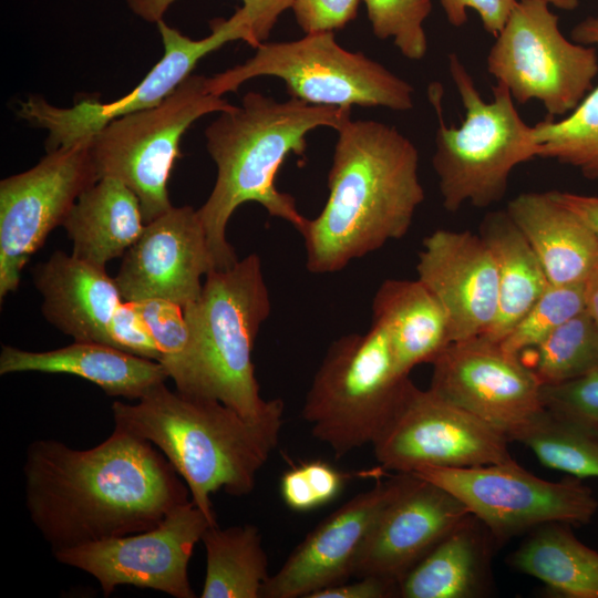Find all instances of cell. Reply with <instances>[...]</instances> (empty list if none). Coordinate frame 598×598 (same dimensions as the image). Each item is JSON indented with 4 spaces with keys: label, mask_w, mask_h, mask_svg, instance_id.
<instances>
[{
    "label": "cell",
    "mask_w": 598,
    "mask_h": 598,
    "mask_svg": "<svg viewBox=\"0 0 598 598\" xmlns=\"http://www.w3.org/2000/svg\"><path fill=\"white\" fill-rule=\"evenodd\" d=\"M202 542L206 551L202 598H261L268 558L255 525L209 526Z\"/></svg>",
    "instance_id": "cell-29"
},
{
    "label": "cell",
    "mask_w": 598,
    "mask_h": 598,
    "mask_svg": "<svg viewBox=\"0 0 598 598\" xmlns=\"http://www.w3.org/2000/svg\"><path fill=\"white\" fill-rule=\"evenodd\" d=\"M496 543L472 514L423 557L400 581L403 598H474L489 586V560Z\"/></svg>",
    "instance_id": "cell-25"
},
{
    "label": "cell",
    "mask_w": 598,
    "mask_h": 598,
    "mask_svg": "<svg viewBox=\"0 0 598 598\" xmlns=\"http://www.w3.org/2000/svg\"><path fill=\"white\" fill-rule=\"evenodd\" d=\"M372 313L404 375L421 363H432L452 343L443 306L419 279L384 280L373 297Z\"/></svg>",
    "instance_id": "cell-24"
},
{
    "label": "cell",
    "mask_w": 598,
    "mask_h": 598,
    "mask_svg": "<svg viewBox=\"0 0 598 598\" xmlns=\"http://www.w3.org/2000/svg\"><path fill=\"white\" fill-rule=\"evenodd\" d=\"M470 515L452 493L412 474L373 524L355 558L352 576H374L399 585Z\"/></svg>",
    "instance_id": "cell-19"
},
{
    "label": "cell",
    "mask_w": 598,
    "mask_h": 598,
    "mask_svg": "<svg viewBox=\"0 0 598 598\" xmlns=\"http://www.w3.org/2000/svg\"><path fill=\"white\" fill-rule=\"evenodd\" d=\"M571 40L584 45H598V16L587 17L570 32Z\"/></svg>",
    "instance_id": "cell-44"
},
{
    "label": "cell",
    "mask_w": 598,
    "mask_h": 598,
    "mask_svg": "<svg viewBox=\"0 0 598 598\" xmlns=\"http://www.w3.org/2000/svg\"><path fill=\"white\" fill-rule=\"evenodd\" d=\"M134 303L158 348L159 363L173 379L176 390L202 396L194 341L183 308L164 299Z\"/></svg>",
    "instance_id": "cell-33"
},
{
    "label": "cell",
    "mask_w": 598,
    "mask_h": 598,
    "mask_svg": "<svg viewBox=\"0 0 598 598\" xmlns=\"http://www.w3.org/2000/svg\"><path fill=\"white\" fill-rule=\"evenodd\" d=\"M450 76L464 109L458 126L444 121L442 85L429 86L437 128L432 166L443 207L455 213L465 204L489 207L503 199L513 169L535 157L532 126L517 112L509 91L497 83L485 101L456 53L447 58Z\"/></svg>",
    "instance_id": "cell-6"
},
{
    "label": "cell",
    "mask_w": 598,
    "mask_h": 598,
    "mask_svg": "<svg viewBox=\"0 0 598 598\" xmlns=\"http://www.w3.org/2000/svg\"><path fill=\"white\" fill-rule=\"evenodd\" d=\"M540 399L553 414L598 431V369L565 382L543 384Z\"/></svg>",
    "instance_id": "cell-37"
},
{
    "label": "cell",
    "mask_w": 598,
    "mask_h": 598,
    "mask_svg": "<svg viewBox=\"0 0 598 598\" xmlns=\"http://www.w3.org/2000/svg\"><path fill=\"white\" fill-rule=\"evenodd\" d=\"M23 473L29 515L53 551L150 530L192 501L165 455L118 427L87 450L34 441Z\"/></svg>",
    "instance_id": "cell-1"
},
{
    "label": "cell",
    "mask_w": 598,
    "mask_h": 598,
    "mask_svg": "<svg viewBox=\"0 0 598 598\" xmlns=\"http://www.w3.org/2000/svg\"><path fill=\"white\" fill-rule=\"evenodd\" d=\"M411 477L410 473H398L331 513L269 576L261 598H309L321 589L346 582L352 577L355 558L373 524Z\"/></svg>",
    "instance_id": "cell-18"
},
{
    "label": "cell",
    "mask_w": 598,
    "mask_h": 598,
    "mask_svg": "<svg viewBox=\"0 0 598 598\" xmlns=\"http://www.w3.org/2000/svg\"><path fill=\"white\" fill-rule=\"evenodd\" d=\"M509 442L498 429L409 379L371 445L383 468L412 474L509 462Z\"/></svg>",
    "instance_id": "cell-13"
},
{
    "label": "cell",
    "mask_w": 598,
    "mask_h": 598,
    "mask_svg": "<svg viewBox=\"0 0 598 598\" xmlns=\"http://www.w3.org/2000/svg\"><path fill=\"white\" fill-rule=\"evenodd\" d=\"M235 105L208 89V76L190 74L159 104L107 123L91 138L99 175L116 178L138 198L145 224L173 207L167 183L179 143L204 115Z\"/></svg>",
    "instance_id": "cell-9"
},
{
    "label": "cell",
    "mask_w": 598,
    "mask_h": 598,
    "mask_svg": "<svg viewBox=\"0 0 598 598\" xmlns=\"http://www.w3.org/2000/svg\"><path fill=\"white\" fill-rule=\"evenodd\" d=\"M506 212L538 257L550 285L585 283L598 267V236L548 192L520 193Z\"/></svg>",
    "instance_id": "cell-23"
},
{
    "label": "cell",
    "mask_w": 598,
    "mask_h": 598,
    "mask_svg": "<svg viewBox=\"0 0 598 598\" xmlns=\"http://www.w3.org/2000/svg\"><path fill=\"white\" fill-rule=\"evenodd\" d=\"M399 595V585L374 576L359 577L312 594L309 598H386Z\"/></svg>",
    "instance_id": "cell-42"
},
{
    "label": "cell",
    "mask_w": 598,
    "mask_h": 598,
    "mask_svg": "<svg viewBox=\"0 0 598 598\" xmlns=\"http://www.w3.org/2000/svg\"><path fill=\"white\" fill-rule=\"evenodd\" d=\"M91 138L47 152L30 169L0 182L1 301L18 289L23 268L49 234L99 181Z\"/></svg>",
    "instance_id": "cell-14"
},
{
    "label": "cell",
    "mask_w": 598,
    "mask_h": 598,
    "mask_svg": "<svg viewBox=\"0 0 598 598\" xmlns=\"http://www.w3.org/2000/svg\"><path fill=\"white\" fill-rule=\"evenodd\" d=\"M551 195L581 217L598 236V196L550 190Z\"/></svg>",
    "instance_id": "cell-43"
},
{
    "label": "cell",
    "mask_w": 598,
    "mask_h": 598,
    "mask_svg": "<svg viewBox=\"0 0 598 598\" xmlns=\"http://www.w3.org/2000/svg\"><path fill=\"white\" fill-rule=\"evenodd\" d=\"M412 474L452 493L496 543L548 523L588 524L598 509L594 492L580 478L549 482L515 460L462 468L423 467Z\"/></svg>",
    "instance_id": "cell-11"
},
{
    "label": "cell",
    "mask_w": 598,
    "mask_h": 598,
    "mask_svg": "<svg viewBox=\"0 0 598 598\" xmlns=\"http://www.w3.org/2000/svg\"><path fill=\"white\" fill-rule=\"evenodd\" d=\"M346 480V475L329 463L313 460L283 473L280 494L292 511L308 512L333 501Z\"/></svg>",
    "instance_id": "cell-36"
},
{
    "label": "cell",
    "mask_w": 598,
    "mask_h": 598,
    "mask_svg": "<svg viewBox=\"0 0 598 598\" xmlns=\"http://www.w3.org/2000/svg\"><path fill=\"white\" fill-rule=\"evenodd\" d=\"M177 0H126L131 11L150 23L162 20ZM248 14L252 33L259 44L266 42L280 14L291 8L293 0H241Z\"/></svg>",
    "instance_id": "cell-38"
},
{
    "label": "cell",
    "mask_w": 598,
    "mask_h": 598,
    "mask_svg": "<svg viewBox=\"0 0 598 598\" xmlns=\"http://www.w3.org/2000/svg\"><path fill=\"white\" fill-rule=\"evenodd\" d=\"M62 226L73 256L105 268L138 239L145 221L137 196L118 179L103 177L82 193Z\"/></svg>",
    "instance_id": "cell-26"
},
{
    "label": "cell",
    "mask_w": 598,
    "mask_h": 598,
    "mask_svg": "<svg viewBox=\"0 0 598 598\" xmlns=\"http://www.w3.org/2000/svg\"><path fill=\"white\" fill-rule=\"evenodd\" d=\"M115 427L151 442L186 483L193 503L217 525L212 494L252 492L278 444L282 419L252 422L218 400L171 391L165 383L137 403L112 404Z\"/></svg>",
    "instance_id": "cell-4"
},
{
    "label": "cell",
    "mask_w": 598,
    "mask_h": 598,
    "mask_svg": "<svg viewBox=\"0 0 598 598\" xmlns=\"http://www.w3.org/2000/svg\"><path fill=\"white\" fill-rule=\"evenodd\" d=\"M409 375L396 368L385 331L372 322L364 333H349L327 350L302 406L312 435L337 457L374 437L398 403Z\"/></svg>",
    "instance_id": "cell-8"
},
{
    "label": "cell",
    "mask_w": 598,
    "mask_h": 598,
    "mask_svg": "<svg viewBox=\"0 0 598 598\" xmlns=\"http://www.w3.org/2000/svg\"><path fill=\"white\" fill-rule=\"evenodd\" d=\"M198 364L200 394L220 401L245 419H282L280 399L264 400L252 352L271 300L260 257L249 254L204 279L199 297L183 308Z\"/></svg>",
    "instance_id": "cell-5"
},
{
    "label": "cell",
    "mask_w": 598,
    "mask_h": 598,
    "mask_svg": "<svg viewBox=\"0 0 598 598\" xmlns=\"http://www.w3.org/2000/svg\"><path fill=\"white\" fill-rule=\"evenodd\" d=\"M431 364L429 389L507 437L544 409L535 372L499 342L482 336L452 342Z\"/></svg>",
    "instance_id": "cell-16"
},
{
    "label": "cell",
    "mask_w": 598,
    "mask_h": 598,
    "mask_svg": "<svg viewBox=\"0 0 598 598\" xmlns=\"http://www.w3.org/2000/svg\"><path fill=\"white\" fill-rule=\"evenodd\" d=\"M537 157L555 159L598 182V85L566 117L532 126Z\"/></svg>",
    "instance_id": "cell-31"
},
{
    "label": "cell",
    "mask_w": 598,
    "mask_h": 598,
    "mask_svg": "<svg viewBox=\"0 0 598 598\" xmlns=\"http://www.w3.org/2000/svg\"><path fill=\"white\" fill-rule=\"evenodd\" d=\"M373 34L392 40L408 60L420 61L427 52L424 22L431 13V0H363Z\"/></svg>",
    "instance_id": "cell-35"
},
{
    "label": "cell",
    "mask_w": 598,
    "mask_h": 598,
    "mask_svg": "<svg viewBox=\"0 0 598 598\" xmlns=\"http://www.w3.org/2000/svg\"><path fill=\"white\" fill-rule=\"evenodd\" d=\"M156 25L164 53L124 96L109 103L83 100L70 107L55 106L39 95H30L19 103L18 115L48 132L47 152L91 138L111 121L159 104L192 74L199 60L228 42L241 40L255 49L259 47L248 14L241 8L229 19L212 21L210 34L198 40L188 38L163 19Z\"/></svg>",
    "instance_id": "cell-12"
},
{
    "label": "cell",
    "mask_w": 598,
    "mask_h": 598,
    "mask_svg": "<svg viewBox=\"0 0 598 598\" xmlns=\"http://www.w3.org/2000/svg\"><path fill=\"white\" fill-rule=\"evenodd\" d=\"M546 467L577 478H598V431L543 409L509 435Z\"/></svg>",
    "instance_id": "cell-30"
},
{
    "label": "cell",
    "mask_w": 598,
    "mask_h": 598,
    "mask_svg": "<svg viewBox=\"0 0 598 598\" xmlns=\"http://www.w3.org/2000/svg\"><path fill=\"white\" fill-rule=\"evenodd\" d=\"M560 10L571 11L579 6V0H539Z\"/></svg>",
    "instance_id": "cell-46"
},
{
    "label": "cell",
    "mask_w": 598,
    "mask_h": 598,
    "mask_svg": "<svg viewBox=\"0 0 598 598\" xmlns=\"http://www.w3.org/2000/svg\"><path fill=\"white\" fill-rule=\"evenodd\" d=\"M18 372L72 374L96 384L111 396L130 400H140L169 378L158 361L90 341H73L49 351L3 344L0 374Z\"/></svg>",
    "instance_id": "cell-22"
},
{
    "label": "cell",
    "mask_w": 598,
    "mask_h": 598,
    "mask_svg": "<svg viewBox=\"0 0 598 598\" xmlns=\"http://www.w3.org/2000/svg\"><path fill=\"white\" fill-rule=\"evenodd\" d=\"M496 264V318L482 336L501 342L550 286L532 246L506 209L487 213L480 226Z\"/></svg>",
    "instance_id": "cell-27"
},
{
    "label": "cell",
    "mask_w": 598,
    "mask_h": 598,
    "mask_svg": "<svg viewBox=\"0 0 598 598\" xmlns=\"http://www.w3.org/2000/svg\"><path fill=\"white\" fill-rule=\"evenodd\" d=\"M569 526L555 522L536 527L512 554L511 565L556 596L598 598V551L581 543Z\"/></svg>",
    "instance_id": "cell-28"
},
{
    "label": "cell",
    "mask_w": 598,
    "mask_h": 598,
    "mask_svg": "<svg viewBox=\"0 0 598 598\" xmlns=\"http://www.w3.org/2000/svg\"><path fill=\"white\" fill-rule=\"evenodd\" d=\"M586 310L598 323V267L585 282Z\"/></svg>",
    "instance_id": "cell-45"
},
{
    "label": "cell",
    "mask_w": 598,
    "mask_h": 598,
    "mask_svg": "<svg viewBox=\"0 0 598 598\" xmlns=\"http://www.w3.org/2000/svg\"><path fill=\"white\" fill-rule=\"evenodd\" d=\"M337 132L327 202L300 233L306 268L318 275L404 237L425 198L417 148L396 127L349 118Z\"/></svg>",
    "instance_id": "cell-2"
},
{
    "label": "cell",
    "mask_w": 598,
    "mask_h": 598,
    "mask_svg": "<svg viewBox=\"0 0 598 598\" xmlns=\"http://www.w3.org/2000/svg\"><path fill=\"white\" fill-rule=\"evenodd\" d=\"M416 271L443 306L452 342L489 329L497 313L498 279L492 251L480 235L434 230L423 239Z\"/></svg>",
    "instance_id": "cell-20"
},
{
    "label": "cell",
    "mask_w": 598,
    "mask_h": 598,
    "mask_svg": "<svg viewBox=\"0 0 598 598\" xmlns=\"http://www.w3.org/2000/svg\"><path fill=\"white\" fill-rule=\"evenodd\" d=\"M110 337L114 348L158 362L161 360L151 331L132 301H123L115 310L110 324Z\"/></svg>",
    "instance_id": "cell-39"
},
{
    "label": "cell",
    "mask_w": 598,
    "mask_h": 598,
    "mask_svg": "<svg viewBox=\"0 0 598 598\" xmlns=\"http://www.w3.org/2000/svg\"><path fill=\"white\" fill-rule=\"evenodd\" d=\"M349 118L351 109L311 105L293 97L279 102L259 92H248L240 105L219 113L205 131L216 181L197 209L216 269L238 260L227 226L245 203H257L270 216L302 231L307 218L295 198L276 187V175L289 155L305 153L308 133L318 127L337 131Z\"/></svg>",
    "instance_id": "cell-3"
},
{
    "label": "cell",
    "mask_w": 598,
    "mask_h": 598,
    "mask_svg": "<svg viewBox=\"0 0 598 598\" xmlns=\"http://www.w3.org/2000/svg\"><path fill=\"white\" fill-rule=\"evenodd\" d=\"M585 310V283L550 285L499 344L508 353L522 355Z\"/></svg>",
    "instance_id": "cell-34"
},
{
    "label": "cell",
    "mask_w": 598,
    "mask_h": 598,
    "mask_svg": "<svg viewBox=\"0 0 598 598\" xmlns=\"http://www.w3.org/2000/svg\"><path fill=\"white\" fill-rule=\"evenodd\" d=\"M360 0H293L298 25L307 33L343 29L357 17Z\"/></svg>",
    "instance_id": "cell-40"
},
{
    "label": "cell",
    "mask_w": 598,
    "mask_h": 598,
    "mask_svg": "<svg viewBox=\"0 0 598 598\" xmlns=\"http://www.w3.org/2000/svg\"><path fill=\"white\" fill-rule=\"evenodd\" d=\"M214 269L197 209L173 206L145 224L114 279L124 301L164 299L185 308L199 297Z\"/></svg>",
    "instance_id": "cell-17"
},
{
    "label": "cell",
    "mask_w": 598,
    "mask_h": 598,
    "mask_svg": "<svg viewBox=\"0 0 598 598\" xmlns=\"http://www.w3.org/2000/svg\"><path fill=\"white\" fill-rule=\"evenodd\" d=\"M258 76L281 79L290 97L311 105L381 106L398 112L414 105V89L408 81L363 53L346 50L331 31L262 42L244 63L208 78V89L223 96Z\"/></svg>",
    "instance_id": "cell-7"
},
{
    "label": "cell",
    "mask_w": 598,
    "mask_h": 598,
    "mask_svg": "<svg viewBox=\"0 0 598 598\" xmlns=\"http://www.w3.org/2000/svg\"><path fill=\"white\" fill-rule=\"evenodd\" d=\"M209 526L214 525L190 501L150 530L53 553L58 561L93 576L105 597L118 586H135L194 598L188 563Z\"/></svg>",
    "instance_id": "cell-15"
},
{
    "label": "cell",
    "mask_w": 598,
    "mask_h": 598,
    "mask_svg": "<svg viewBox=\"0 0 598 598\" xmlns=\"http://www.w3.org/2000/svg\"><path fill=\"white\" fill-rule=\"evenodd\" d=\"M518 0H440L448 23L460 28L467 21V9L480 16L484 30L494 38L506 23Z\"/></svg>",
    "instance_id": "cell-41"
},
{
    "label": "cell",
    "mask_w": 598,
    "mask_h": 598,
    "mask_svg": "<svg viewBox=\"0 0 598 598\" xmlns=\"http://www.w3.org/2000/svg\"><path fill=\"white\" fill-rule=\"evenodd\" d=\"M33 282L52 326L74 341L112 346L110 324L124 300L105 268L56 250L34 267Z\"/></svg>",
    "instance_id": "cell-21"
},
{
    "label": "cell",
    "mask_w": 598,
    "mask_h": 598,
    "mask_svg": "<svg viewBox=\"0 0 598 598\" xmlns=\"http://www.w3.org/2000/svg\"><path fill=\"white\" fill-rule=\"evenodd\" d=\"M532 350L529 367L542 385L578 378L598 369V323L585 310Z\"/></svg>",
    "instance_id": "cell-32"
},
{
    "label": "cell",
    "mask_w": 598,
    "mask_h": 598,
    "mask_svg": "<svg viewBox=\"0 0 598 598\" xmlns=\"http://www.w3.org/2000/svg\"><path fill=\"white\" fill-rule=\"evenodd\" d=\"M486 70L515 103L539 101L549 117L570 113L598 74L595 48L568 40L539 0H518L495 37Z\"/></svg>",
    "instance_id": "cell-10"
}]
</instances>
